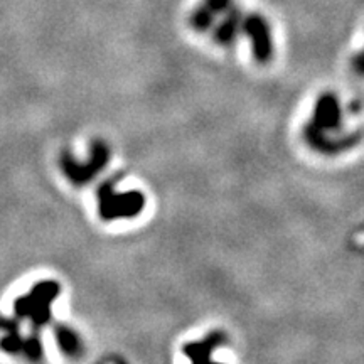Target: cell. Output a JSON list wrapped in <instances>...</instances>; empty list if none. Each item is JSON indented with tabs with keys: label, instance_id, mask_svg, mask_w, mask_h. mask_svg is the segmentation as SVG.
Returning a JSON list of instances; mask_svg holds the SVG:
<instances>
[{
	"label": "cell",
	"instance_id": "5b68a950",
	"mask_svg": "<svg viewBox=\"0 0 364 364\" xmlns=\"http://www.w3.org/2000/svg\"><path fill=\"white\" fill-rule=\"evenodd\" d=\"M242 22L243 21L239 19L238 12L230 10L225 21L219 24L218 29L214 31V38L218 39L219 44H231L238 35L239 29H242Z\"/></svg>",
	"mask_w": 364,
	"mask_h": 364
},
{
	"label": "cell",
	"instance_id": "277c9868",
	"mask_svg": "<svg viewBox=\"0 0 364 364\" xmlns=\"http://www.w3.org/2000/svg\"><path fill=\"white\" fill-rule=\"evenodd\" d=\"M223 342H225V335H223L221 332H213V334L207 335V338L201 342L187 344V346L184 347V353L189 356V358L196 363L209 361L211 353H213L214 349H218Z\"/></svg>",
	"mask_w": 364,
	"mask_h": 364
},
{
	"label": "cell",
	"instance_id": "3957f363",
	"mask_svg": "<svg viewBox=\"0 0 364 364\" xmlns=\"http://www.w3.org/2000/svg\"><path fill=\"white\" fill-rule=\"evenodd\" d=\"M143 204H145V199L137 191L127 194H113L111 191H106L105 198H103V214L110 219L132 218L143 209Z\"/></svg>",
	"mask_w": 364,
	"mask_h": 364
},
{
	"label": "cell",
	"instance_id": "6da1fadb",
	"mask_svg": "<svg viewBox=\"0 0 364 364\" xmlns=\"http://www.w3.org/2000/svg\"><path fill=\"white\" fill-rule=\"evenodd\" d=\"M341 129V108L339 100L332 93H326L319 98L315 105L314 117H312L309 127L306 129V137L317 150L332 152L335 150V143L332 142L331 132Z\"/></svg>",
	"mask_w": 364,
	"mask_h": 364
},
{
	"label": "cell",
	"instance_id": "8992f818",
	"mask_svg": "<svg viewBox=\"0 0 364 364\" xmlns=\"http://www.w3.org/2000/svg\"><path fill=\"white\" fill-rule=\"evenodd\" d=\"M353 66H354L356 73L364 76V51H363V53H359L358 56H356L354 61H353Z\"/></svg>",
	"mask_w": 364,
	"mask_h": 364
},
{
	"label": "cell",
	"instance_id": "7a4b0ae2",
	"mask_svg": "<svg viewBox=\"0 0 364 364\" xmlns=\"http://www.w3.org/2000/svg\"><path fill=\"white\" fill-rule=\"evenodd\" d=\"M242 29H245V33L250 35L255 59L260 63L270 61L274 46H271V34L265 19L260 15H248L246 19H243Z\"/></svg>",
	"mask_w": 364,
	"mask_h": 364
}]
</instances>
